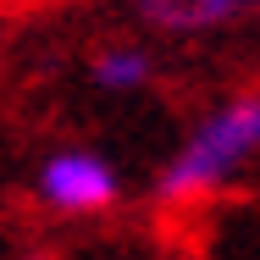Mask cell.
I'll list each match as a JSON object with an SVG mask.
<instances>
[{
  "mask_svg": "<svg viewBox=\"0 0 260 260\" xmlns=\"http://www.w3.org/2000/svg\"><path fill=\"white\" fill-rule=\"evenodd\" d=\"M39 200L61 216H94V210H111L116 194H122V177L116 166L94 150H55L45 166H39Z\"/></svg>",
  "mask_w": 260,
  "mask_h": 260,
  "instance_id": "2",
  "label": "cell"
},
{
  "mask_svg": "<svg viewBox=\"0 0 260 260\" xmlns=\"http://www.w3.org/2000/svg\"><path fill=\"white\" fill-rule=\"evenodd\" d=\"M139 22L172 34V39H194V34H216L244 22L249 11H260V0H133Z\"/></svg>",
  "mask_w": 260,
  "mask_h": 260,
  "instance_id": "3",
  "label": "cell"
},
{
  "mask_svg": "<svg viewBox=\"0 0 260 260\" xmlns=\"http://www.w3.org/2000/svg\"><path fill=\"white\" fill-rule=\"evenodd\" d=\"M28 260H39V255H28Z\"/></svg>",
  "mask_w": 260,
  "mask_h": 260,
  "instance_id": "5",
  "label": "cell"
},
{
  "mask_svg": "<svg viewBox=\"0 0 260 260\" xmlns=\"http://www.w3.org/2000/svg\"><path fill=\"white\" fill-rule=\"evenodd\" d=\"M89 78L100 83L105 94H139L150 78H155V61L144 45H105L94 61H89Z\"/></svg>",
  "mask_w": 260,
  "mask_h": 260,
  "instance_id": "4",
  "label": "cell"
},
{
  "mask_svg": "<svg viewBox=\"0 0 260 260\" xmlns=\"http://www.w3.org/2000/svg\"><path fill=\"white\" fill-rule=\"evenodd\" d=\"M255 160H260V94H233L188 127L177 155L160 166L155 194L166 205H194V200L233 188Z\"/></svg>",
  "mask_w": 260,
  "mask_h": 260,
  "instance_id": "1",
  "label": "cell"
}]
</instances>
